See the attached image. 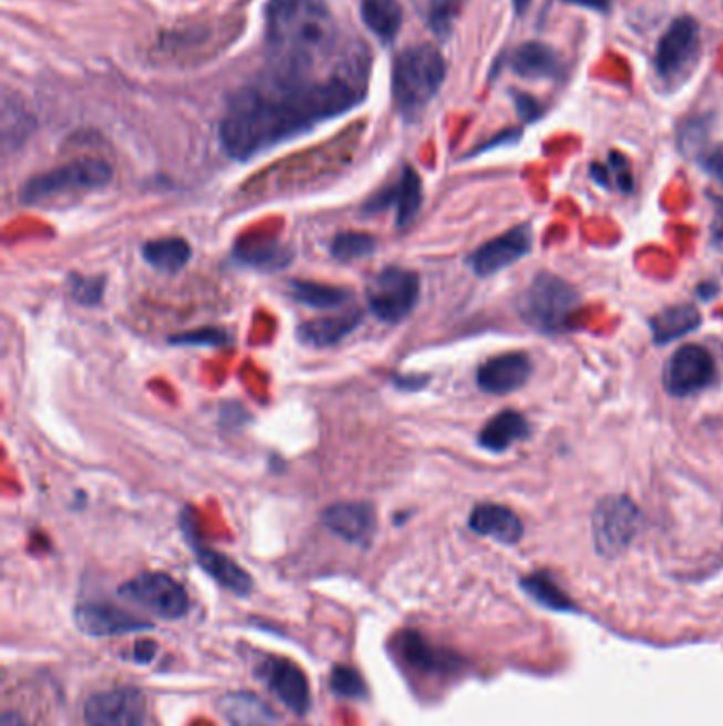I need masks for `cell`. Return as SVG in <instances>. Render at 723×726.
Returning a JSON list of instances; mask_svg holds the SVG:
<instances>
[{
    "instance_id": "obj_1",
    "label": "cell",
    "mask_w": 723,
    "mask_h": 726,
    "mask_svg": "<svg viewBox=\"0 0 723 726\" xmlns=\"http://www.w3.org/2000/svg\"><path fill=\"white\" fill-rule=\"evenodd\" d=\"M370 64V51L363 45L331 71L268 67L229 96L219 125L225 153L247 162L323 122L347 115L368 96Z\"/></svg>"
},
{
    "instance_id": "obj_2",
    "label": "cell",
    "mask_w": 723,
    "mask_h": 726,
    "mask_svg": "<svg viewBox=\"0 0 723 726\" xmlns=\"http://www.w3.org/2000/svg\"><path fill=\"white\" fill-rule=\"evenodd\" d=\"M363 43L344 41L323 0H270L266 7L268 67L331 71Z\"/></svg>"
},
{
    "instance_id": "obj_3",
    "label": "cell",
    "mask_w": 723,
    "mask_h": 726,
    "mask_svg": "<svg viewBox=\"0 0 723 726\" xmlns=\"http://www.w3.org/2000/svg\"><path fill=\"white\" fill-rule=\"evenodd\" d=\"M446 79V60L433 45L401 51L393 64V101L405 122H416Z\"/></svg>"
},
{
    "instance_id": "obj_4",
    "label": "cell",
    "mask_w": 723,
    "mask_h": 726,
    "mask_svg": "<svg viewBox=\"0 0 723 726\" xmlns=\"http://www.w3.org/2000/svg\"><path fill=\"white\" fill-rule=\"evenodd\" d=\"M577 306L579 294L575 292L574 285L560 276L539 273L520 296L518 315L526 326L556 336L569 331V319Z\"/></svg>"
},
{
    "instance_id": "obj_5",
    "label": "cell",
    "mask_w": 723,
    "mask_h": 726,
    "mask_svg": "<svg viewBox=\"0 0 723 726\" xmlns=\"http://www.w3.org/2000/svg\"><path fill=\"white\" fill-rule=\"evenodd\" d=\"M113 181V168L99 157H81L50 173L32 176L22 187L24 204H41V202L75 194V192H92L106 187Z\"/></svg>"
},
{
    "instance_id": "obj_6",
    "label": "cell",
    "mask_w": 723,
    "mask_h": 726,
    "mask_svg": "<svg viewBox=\"0 0 723 726\" xmlns=\"http://www.w3.org/2000/svg\"><path fill=\"white\" fill-rule=\"evenodd\" d=\"M421 298V278L412 270L389 266L368 283V304L375 319L384 324H400Z\"/></svg>"
},
{
    "instance_id": "obj_7",
    "label": "cell",
    "mask_w": 723,
    "mask_h": 726,
    "mask_svg": "<svg viewBox=\"0 0 723 726\" xmlns=\"http://www.w3.org/2000/svg\"><path fill=\"white\" fill-rule=\"evenodd\" d=\"M641 525H643V514L630 498L613 495L600 500L592 517L597 552L605 559L620 556L639 535Z\"/></svg>"
},
{
    "instance_id": "obj_8",
    "label": "cell",
    "mask_w": 723,
    "mask_h": 726,
    "mask_svg": "<svg viewBox=\"0 0 723 726\" xmlns=\"http://www.w3.org/2000/svg\"><path fill=\"white\" fill-rule=\"evenodd\" d=\"M700 53V25L694 18H676L658 41L653 67L660 79L676 83L696 64Z\"/></svg>"
},
{
    "instance_id": "obj_9",
    "label": "cell",
    "mask_w": 723,
    "mask_h": 726,
    "mask_svg": "<svg viewBox=\"0 0 723 726\" xmlns=\"http://www.w3.org/2000/svg\"><path fill=\"white\" fill-rule=\"evenodd\" d=\"M120 595L164 621H178L189 610L187 591L168 574H141L132 577L120 589Z\"/></svg>"
},
{
    "instance_id": "obj_10",
    "label": "cell",
    "mask_w": 723,
    "mask_h": 726,
    "mask_svg": "<svg viewBox=\"0 0 723 726\" xmlns=\"http://www.w3.org/2000/svg\"><path fill=\"white\" fill-rule=\"evenodd\" d=\"M715 359L709 349L700 345H685L669 357L662 380L667 393L674 398H690L715 380Z\"/></svg>"
},
{
    "instance_id": "obj_11",
    "label": "cell",
    "mask_w": 723,
    "mask_h": 726,
    "mask_svg": "<svg viewBox=\"0 0 723 726\" xmlns=\"http://www.w3.org/2000/svg\"><path fill=\"white\" fill-rule=\"evenodd\" d=\"M83 714L90 726H143L147 703L138 688L120 686L92 695Z\"/></svg>"
},
{
    "instance_id": "obj_12",
    "label": "cell",
    "mask_w": 723,
    "mask_h": 726,
    "mask_svg": "<svg viewBox=\"0 0 723 726\" xmlns=\"http://www.w3.org/2000/svg\"><path fill=\"white\" fill-rule=\"evenodd\" d=\"M530 250H533V229L528 224H524L484 243L467 257V264L479 278H488L514 266Z\"/></svg>"
},
{
    "instance_id": "obj_13",
    "label": "cell",
    "mask_w": 723,
    "mask_h": 726,
    "mask_svg": "<svg viewBox=\"0 0 723 726\" xmlns=\"http://www.w3.org/2000/svg\"><path fill=\"white\" fill-rule=\"evenodd\" d=\"M423 206V181L419 173L412 166H405L401 171L400 178L380 190L374 194L370 201L363 204V213L365 215H375V213H384L389 208H395L397 213V226H410L414 222V217L419 215Z\"/></svg>"
},
{
    "instance_id": "obj_14",
    "label": "cell",
    "mask_w": 723,
    "mask_h": 726,
    "mask_svg": "<svg viewBox=\"0 0 723 726\" xmlns=\"http://www.w3.org/2000/svg\"><path fill=\"white\" fill-rule=\"evenodd\" d=\"M323 525L350 544H368L375 533V508L368 501H340L321 514Z\"/></svg>"
},
{
    "instance_id": "obj_15",
    "label": "cell",
    "mask_w": 723,
    "mask_h": 726,
    "mask_svg": "<svg viewBox=\"0 0 723 726\" xmlns=\"http://www.w3.org/2000/svg\"><path fill=\"white\" fill-rule=\"evenodd\" d=\"M530 375H533V364L528 355L505 352L479 366L477 387L490 396H505L524 387Z\"/></svg>"
},
{
    "instance_id": "obj_16",
    "label": "cell",
    "mask_w": 723,
    "mask_h": 726,
    "mask_svg": "<svg viewBox=\"0 0 723 726\" xmlns=\"http://www.w3.org/2000/svg\"><path fill=\"white\" fill-rule=\"evenodd\" d=\"M259 674L276 697L296 714H306L310 709V686L298 665L287 658H268Z\"/></svg>"
},
{
    "instance_id": "obj_17",
    "label": "cell",
    "mask_w": 723,
    "mask_h": 726,
    "mask_svg": "<svg viewBox=\"0 0 723 726\" xmlns=\"http://www.w3.org/2000/svg\"><path fill=\"white\" fill-rule=\"evenodd\" d=\"M183 529H185V538L189 540L192 549L196 552V559H198L202 570L208 576L215 577L227 591H231L236 595H247L252 589L249 574L238 563H234L229 556L200 544L194 535V523L187 512L183 514Z\"/></svg>"
},
{
    "instance_id": "obj_18",
    "label": "cell",
    "mask_w": 723,
    "mask_h": 726,
    "mask_svg": "<svg viewBox=\"0 0 723 726\" xmlns=\"http://www.w3.org/2000/svg\"><path fill=\"white\" fill-rule=\"evenodd\" d=\"M76 625L83 633L96 637L151 628L149 623L134 618L124 610H117L113 605H101V603H85L76 607Z\"/></svg>"
},
{
    "instance_id": "obj_19",
    "label": "cell",
    "mask_w": 723,
    "mask_h": 726,
    "mask_svg": "<svg viewBox=\"0 0 723 726\" xmlns=\"http://www.w3.org/2000/svg\"><path fill=\"white\" fill-rule=\"evenodd\" d=\"M469 526L477 535L493 538L500 544H518L524 535L523 521L509 508L497 503L475 505Z\"/></svg>"
},
{
    "instance_id": "obj_20",
    "label": "cell",
    "mask_w": 723,
    "mask_h": 726,
    "mask_svg": "<svg viewBox=\"0 0 723 726\" xmlns=\"http://www.w3.org/2000/svg\"><path fill=\"white\" fill-rule=\"evenodd\" d=\"M361 321H363L361 310H349V313L333 315V317L312 319V321L298 327V340L301 345H308L314 349H327V347L340 345L344 338H349L350 334L361 326Z\"/></svg>"
},
{
    "instance_id": "obj_21",
    "label": "cell",
    "mask_w": 723,
    "mask_h": 726,
    "mask_svg": "<svg viewBox=\"0 0 723 726\" xmlns=\"http://www.w3.org/2000/svg\"><path fill=\"white\" fill-rule=\"evenodd\" d=\"M512 71L523 79H556L562 73V60L546 43L528 41L509 58Z\"/></svg>"
},
{
    "instance_id": "obj_22",
    "label": "cell",
    "mask_w": 723,
    "mask_h": 726,
    "mask_svg": "<svg viewBox=\"0 0 723 726\" xmlns=\"http://www.w3.org/2000/svg\"><path fill=\"white\" fill-rule=\"evenodd\" d=\"M530 438V426L520 412L500 410L477 436V444L490 452L507 451L512 444Z\"/></svg>"
},
{
    "instance_id": "obj_23",
    "label": "cell",
    "mask_w": 723,
    "mask_h": 726,
    "mask_svg": "<svg viewBox=\"0 0 723 726\" xmlns=\"http://www.w3.org/2000/svg\"><path fill=\"white\" fill-rule=\"evenodd\" d=\"M702 324L700 313L692 304H676L664 308L651 319V336L655 345H669L688 334H692Z\"/></svg>"
},
{
    "instance_id": "obj_24",
    "label": "cell",
    "mask_w": 723,
    "mask_h": 726,
    "mask_svg": "<svg viewBox=\"0 0 723 726\" xmlns=\"http://www.w3.org/2000/svg\"><path fill=\"white\" fill-rule=\"evenodd\" d=\"M361 20L382 43H393L403 24L400 0H361Z\"/></svg>"
},
{
    "instance_id": "obj_25",
    "label": "cell",
    "mask_w": 723,
    "mask_h": 726,
    "mask_svg": "<svg viewBox=\"0 0 723 726\" xmlns=\"http://www.w3.org/2000/svg\"><path fill=\"white\" fill-rule=\"evenodd\" d=\"M192 255H194L192 245L185 238H176V236L149 241L143 247L145 262L155 270L166 275H175L178 270H183L189 264Z\"/></svg>"
},
{
    "instance_id": "obj_26",
    "label": "cell",
    "mask_w": 723,
    "mask_h": 726,
    "mask_svg": "<svg viewBox=\"0 0 723 726\" xmlns=\"http://www.w3.org/2000/svg\"><path fill=\"white\" fill-rule=\"evenodd\" d=\"M221 709L231 726H275L278 723L275 712L250 693H236L225 697Z\"/></svg>"
},
{
    "instance_id": "obj_27",
    "label": "cell",
    "mask_w": 723,
    "mask_h": 726,
    "mask_svg": "<svg viewBox=\"0 0 723 726\" xmlns=\"http://www.w3.org/2000/svg\"><path fill=\"white\" fill-rule=\"evenodd\" d=\"M234 257L238 264L242 266H250V268H257V270H280V268H287L293 259V253L287 247H282L280 243L276 241H257V243H242V245H236V250H234Z\"/></svg>"
},
{
    "instance_id": "obj_28",
    "label": "cell",
    "mask_w": 723,
    "mask_h": 726,
    "mask_svg": "<svg viewBox=\"0 0 723 726\" xmlns=\"http://www.w3.org/2000/svg\"><path fill=\"white\" fill-rule=\"evenodd\" d=\"M289 296L303 306L317 308V310H333L344 306L352 300V294L344 287H333L323 283H310V280H291L289 283Z\"/></svg>"
},
{
    "instance_id": "obj_29",
    "label": "cell",
    "mask_w": 723,
    "mask_h": 726,
    "mask_svg": "<svg viewBox=\"0 0 723 726\" xmlns=\"http://www.w3.org/2000/svg\"><path fill=\"white\" fill-rule=\"evenodd\" d=\"M523 589L541 605L556 612H571L574 603L558 589V584L548 574H530L523 580Z\"/></svg>"
},
{
    "instance_id": "obj_30",
    "label": "cell",
    "mask_w": 723,
    "mask_h": 726,
    "mask_svg": "<svg viewBox=\"0 0 723 726\" xmlns=\"http://www.w3.org/2000/svg\"><path fill=\"white\" fill-rule=\"evenodd\" d=\"M590 175L592 178L607 187V190H620L623 194H630L634 190V178H632V171L628 160L623 157L622 153H611L609 155V164H592L590 166Z\"/></svg>"
},
{
    "instance_id": "obj_31",
    "label": "cell",
    "mask_w": 723,
    "mask_h": 726,
    "mask_svg": "<svg viewBox=\"0 0 723 726\" xmlns=\"http://www.w3.org/2000/svg\"><path fill=\"white\" fill-rule=\"evenodd\" d=\"M375 250V238L370 234L363 232H340L333 241H331V255L333 259L349 264L354 259L368 257Z\"/></svg>"
},
{
    "instance_id": "obj_32",
    "label": "cell",
    "mask_w": 723,
    "mask_h": 726,
    "mask_svg": "<svg viewBox=\"0 0 723 726\" xmlns=\"http://www.w3.org/2000/svg\"><path fill=\"white\" fill-rule=\"evenodd\" d=\"M465 4H467V0H428L426 20H428L431 30L435 32V37L448 39Z\"/></svg>"
},
{
    "instance_id": "obj_33",
    "label": "cell",
    "mask_w": 723,
    "mask_h": 726,
    "mask_svg": "<svg viewBox=\"0 0 723 726\" xmlns=\"http://www.w3.org/2000/svg\"><path fill=\"white\" fill-rule=\"evenodd\" d=\"M175 347H210V349H227L234 345V338L219 327H200L189 334H178L168 338Z\"/></svg>"
},
{
    "instance_id": "obj_34",
    "label": "cell",
    "mask_w": 723,
    "mask_h": 726,
    "mask_svg": "<svg viewBox=\"0 0 723 726\" xmlns=\"http://www.w3.org/2000/svg\"><path fill=\"white\" fill-rule=\"evenodd\" d=\"M104 276H69V294L81 306H99L104 298Z\"/></svg>"
},
{
    "instance_id": "obj_35",
    "label": "cell",
    "mask_w": 723,
    "mask_h": 726,
    "mask_svg": "<svg viewBox=\"0 0 723 726\" xmlns=\"http://www.w3.org/2000/svg\"><path fill=\"white\" fill-rule=\"evenodd\" d=\"M412 642L405 644V652H410V661L421 665L424 669H448L452 667V661L450 658H444L442 654H437L435 651H431L424 642L416 640V637H410Z\"/></svg>"
},
{
    "instance_id": "obj_36",
    "label": "cell",
    "mask_w": 723,
    "mask_h": 726,
    "mask_svg": "<svg viewBox=\"0 0 723 726\" xmlns=\"http://www.w3.org/2000/svg\"><path fill=\"white\" fill-rule=\"evenodd\" d=\"M709 125L706 120H690L679 130V147L683 153H702V145L706 141Z\"/></svg>"
},
{
    "instance_id": "obj_37",
    "label": "cell",
    "mask_w": 723,
    "mask_h": 726,
    "mask_svg": "<svg viewBox=\"0 0 723 726\" xmlns=\"http://www.w3.org/2000/svg\"><path fill=\"white\" fill-rule=\"evenodd\" d=\"M333 688H335V693H340V695H344V697H357V695H361L363 693V684H361V679H359V676L354 674V672H350V669H338L335 674H333Z\"/></svg>"
},
{
    "instance_id": "obj_38",
    "label": "cell",
    "mask_w": 723,
    "mask_h": 726,
    "mask_svg": "<svg viewBox=\"0 0 723 726\" xmlns=\"http://www.w3.org/2000/svg\"><path fill=\"white\" fill-rule=\"evenodd\" d=\"M700 164L709 175L715 176L723 183V145L711 151L700 153Z\"/></svg>"
},
{
    "instance_id": "obj_39",
    "label": "cell",
    "mask_w": 723,
    "mask_h": 726,
    "mask_svg": "<svg viewBox=\"0 0 723 726\" xmlns=\"http://www.w3.org/2000/svg\"><path fill=\"white\" fill-rule=\"evenodd\" d=\"M514 99H516V109H518L524 122H535V120H539L544 115V106L535 101L533 96L514 94Z\"/></svg>"
},
{
    "instance_id": "obj_40",
    "label": "cell",
    "mask_w": 723,
    "mask_h": 726,
    "mask_svg": "<svg viewBox=\"0 0 723 726\" xmlns=\"http://www.w3.org/2000/svg\"><path fill=\"white\" fill-rule=\"evenodd\" d=\"M715 211L711 222V243L717 250H723V198H713Z\"/></svg>"
},
{
    "instance_id": "obj_41",
    "label": "cell",
    "mask_w": 723,
    "mask_h": 726,
    "mask_svg": "<svg viewBox=\"0 0 723 726\" xmlns=\"http://www.w3.org/2000/svg\"><path fill=\"white\" fill-rule=\"evenodd\" d=\"M391 380L401 391H419L428 385V376H393Z\"/></svg>"
},
{
    "instance_id": "obj_42",
    "label": "cell",
    "mask_w": 723,
    "mask_h": 726,
    "mask_svg": "<svg viewBox=\"0 0 723 726\" xmlns=\"http://www.w3.org/2000/svg\"><path fill=\"white\" fill-rule=\"evenodd\" d=\"M562 2L577 4V7L590 9V11H599V13H607L611 9V0H562Z\"/></svg>"
},
{
    "instance_id": "obj_43",
    "label": "cell",
    "mask_w": 723,
    "mask_h": 726,
    "mask_svg": "<svg viewBox=\"0 0 723 726\" xmlns=\"http://www.w3.org/2000/svg\"><path fill=\"white\" fill-rule=\"evenodd\" d=\"M134 654H136V658H141V661L145 663V661H149L151 656L155 654V646H153L151 642H143V644L138 646V651L134 652Z\"/></svg>"
},
{
    "instance_id": "obj_44",
    "label": "cell",
    "mask_w": 723,
    "mask_h": 726,
    "mask_svg": "<svg viewBox=\"0 0 723 726\" xmlns=\"http://www.w3.org/2000/svg\"><path fill=\"white\" fill-rule=\"evenodd\" d=\"M2 726H22V723H20V718H18V716H13V714H4V718H2Z\"/></svg>"
},
{
    "instance_id": "obj_45",
    "label": "cell",
    "mask_w": 723,
    "mask_h": 726,
    "mask_svg": "<svg viewBox=\"0 0 723 726\" xmlns=\"http://www.w3.org/2000/svg\"><path fill=\"white\" fill-rule=\"evenodd\" d=\"M528 4H530V0H514V11L518 16H523L524 11L528 9Z\"/></svg>"
}]
</instances>
